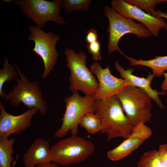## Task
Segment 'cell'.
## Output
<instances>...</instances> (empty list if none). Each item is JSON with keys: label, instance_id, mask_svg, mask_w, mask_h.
Returning a JSON list of instances; mask_svg holds the SVG:
<instances>
[{"label": "cell", "instance_id": "cell-4", "mask_svg": "<svg viewBox=\"0 0 167 167\" xmlns=\"http://www.w3.org/2000/svg\"><path fill=\"white\" fill-rule=\"evenodd\" d=\"M64 54L66 56V65L71 71L69 78L70 91L73 92L79 90L85 95L94 96L99 84L86 65V54L82 50L76 53L69 48H66Z\"/></svg>", "mask_w": 167, "mask_h": 167}, {"label": "cell", "instance_id": "cell-22", "mask_svg": "<svg viewBox=\"0 0 167 167\" xmlns=\"http://www.w3.org/2000/svg\"><path fill=\"white\" fill-rule=\"evenodd\" d=\"M127 3L136 6L146 13L156 17L155 6L163 2V0H126Z\"/></svg>", "mask_w": 167, "mask_h": 167}, {"label": "cell", "instance_id": "cell-23", "mask_svg": "<svg viewBox=\"0 0 167 167\" xmlns=\"http://www.w3.org/2000/svg\"><path fill=\"white\" fill-rule=\"evenodd\" d=\"M87 48L88 52L92 54L93 60L97 61L101 59V44L99 40L87 44Z\"/></svg>", "mask_w": 167, "mask_h": 167}, {"label": "cell", "instance_id": "cell-11", "mask_svg": "<svg viewBox=\"0 0 167 167\" xmlns=\"http://www.w3.org/2000/svg\"><path fill=\"white\" fill-rule=\"evenodd\" d=\"M90 71L96 76L98 82V90L93 96L96 100L109 98L116 95L128 85L124 79L113 75L108 66L103 68L98 62H95L91 65Z\"/></svg>", "mask_w": 167, "mask_h": 167}, {"label": "cell", "instance_id": "cell-21", "mask_svg": "<svg viewBox=\"0 0 167 167\" xmlns=\"http://www.w3.org/2000/svg\"><path fill=\"white\" fill-rule=\"evenodd\" d=\"M92 0H62L61 7L63 8L66 13L76 11L86 12L89 9Z\"/></svg>", "mask_w": 167, "mask_h": 167}, {"label": "cell", "instance_id": "cell-12", "mask_svg": "<svg viewBox=\"0 0 167 167\" xmlns=\"http://www.w3.org/2000/svg\"><path fill=\"white\" fill-rule=\"evenodd\" d=\"M39 111L36 108L29 109L18 115L8 113L0 101V140L10 135H19L31 126L32 118Z\"/></svg>", "mask_w": 167, "mask_h": 167}, {"label": "cell", "instance_id": "cell-18", "mask_svg": "<svg viewBox=\"0 0 167 167\" xmlns=\"http://www.w3.org/2000/svg\"><path fill=\"white\" fill-rule=\"evenodd\" d=\"M18 75L15 65L10 64L6 57L3 60V67L0 70V96L3 99L6 94V91L2 90L4 83L15 80Z\"/></svg>", "mask_w": 167, "mask_h": 167}, {"label": "cell", "instance_id": "cell-9", "mask_svg": "<svg viewBox=\"0 0 167 167\" xmlns=\"http://www.w3.org/2000/svg\"><path fill=\"white\" fill-rule=\"evenodd\" d=\"M61 1L17 0L14 1V3L20 6L23 14L31 19L37 27L43 29L46 23L49 21H54L59 25L65 24L59 14Z\"/></svg>", "mask_w": 167, "mask_h": 167}, {"label": "cell", "instance_id": "cell-3", "mask_svg": "<svg viewBox=\"0 0 167 167\" xmlns=\"http://www.w3.org/2000/svg\"><path fill=\"white\" fill-rule=\"evenodd\" d=\"M15 66L20 79L15 80L11 90L6 93L3 100L9 102L12 106H17L22 103L29 109L36 108L41 115H45L47 109V103L43 97V93L38 81H31L21 71L16 64Z\"/></svg>", "mask_w": 167, "mask_h": 167}, {"label": "cell", "instance_id": "cell-17", "mask_svg": "<svg viewBox=\"0 0 167 167\" xmlns=\"http://www.w3.org/2000/svg\"><path fill=\"white\" fill-rule=\"evenodd\" d=\"M14 138H7L0 140V167H14L18 156L14 160L12 156Z\"/></svg>", "mask_w": 167, "mask_h": 167}, {"label": "cell", "instance_id": "cell-20", "mask_svg": "<svg viewBox=\"0 0 167 167\" xmlns=\"http://www.w3.org/2000/svg\"><path fill=\"white\" fill-rule=\"evenodd\" d=\"M137 167H165L161 159L158 150L146 152L140 156Z\"/></svg>", "mask_w": 167, "mask_h": 167}, {"label": "cell", "instance_id": "cell-24", "mask_svg": "<svg viewBox=\"0 0 167 167\" xmlns=\"http://www.w3.org/2000/svg\"><path fill=\"white\" fill-rule=\"evenodd\" d=\"M160 157L165 167H167V144H161L158 150Z\"/></svg>", "mask_w": 167, "mask_h": 167}, {"label": "cell", "instance_id": "cell-1", "mask_svg": "<svg viewBox=\"0 0 167 167\" xmlns=\"http://www.w3.org/2000/svg\"><path fill=\"white\" fill-rule=\"evenodd\" d=\"M95 113L101 121V132L106 135L108 141L119 137L126 138L134 126L116 95L105 100H96Z\"/></svg>", "mask_w": 167, "mask_h": 167}, {"label": "cell", "instance_id": "cell-8", "mask_svg": "<svg viewBox=\"0 0 167 167\" xmlns=\"http://www.w3.org/2000/svg\"><path fill=\"white\" fill-rule=\"evenodd\" d=\"M29 30L30 34L28 39L34 43L32 51L43 62L44 71L41 78L45 79L53 70L58 59L59 54L56 46L60 38L56 34L51 31L46 32L36 25L30 26Z\"/></svg>", "mask_w": 167, "mask_h": 167}, {"label": "cell", "instance_id": "cell-28", "mask_svg": "<svg viewBox=\"0 0 167 167\" xmlns=\"http://www.w3.org/2000/svg\"><path fill=\"white\" fill-rule=\"evenodd\" d=\"M156 17L159 18H164L167 20V13L162 12L160 11L157 9ZM165 30H167V23Z\"/></svg>", "mask_w": 167, "mask_h": 167}, {"label": "cell", "instance_id": "cell-26", "mask_svg": "<svg viewBox=\"0 0 167 167\" xmlns=\"http://www.w3.org/2000/svg\"><path fill=\"white\" fill-rule=\"evenodd\" d=\"M34 167H59V166L57 164L50 161L38 165Z\"/></svg>", "mask_w": 167, "mask_h": 167}, {"label": "cell", "instance_id": "cell-27", "mask_svg": "<svg viewBox=\"0 0 167 167\" xmlns=\"http://www.w3.org/2000/svg\"><path fill=\"white\" fill-rule=\"evenodd\" d=\"M165 79L162 83L161 88L162 92H165L167 91V72H164L163 74Z\"/></svg>", "mask_w": 167, "mask_h": 167}, {"label": "cell", "instance_id": "cell-25", "mask_svg": "<svg viewBox=\"0 0 167 167\" xmlns=\"http://www.w3.org/2000/svg\"><path fill=\"white\" fill-rule=\"evenodd\" d=\"M98 35L96 29L91 28L86 32V41L87 44H89L98 40Z\"/></svg>", "mask_w": 167, "mask_h": 167}, {"label": "cell", "instance_id": "cell-6", "mask_svg": "<svg viewBox=\"0 0 167 167\" xmlns=\"http://www.w3.org/2000/svg\"><path fill=\"white\" fill-rule=\"evenodd\" d=\"M104 10V14L109 23L107 29L109 34L107 48L109 55L117 51L124 56L118 46V42L125 34H132L138 37L144 38L152 35L143 24L136 23L132 19L122 16L108 6H105Z\"/></svg>", "mask_w": 167, "mask_h": 167}, {"label": "cell", "instance_id": "cell-29", "mask_svg": "<svg viewBox=\"0 0 167 167\" xmlns=\"http://www.w3.org/2000/svg\"><path fill=\"white\" fill-rule=\"evenodd\" d=\"M163 2H167V0H163Z\"/></svg>", "mask_w": 167, "mask_h": 167}, {"label": "cell", "instance_id": "cell-16", "mask_svg": "<svg viewBox=\"0 0 167 167\" xmlns=\"http://www.w3.org/2000/svg\"><path fill=\"white\" fill-rule=\"evenodd\" d=\"M124 56L131 65H140L150 68L155 76L160 77L167 71V56H157L149 60H137L125 55Z\"/></svg>", "mask_w": 167, "mask_h": 167}, {"label": "cell", "instance_id": "cell-5", "mask_svg": "<svg viewBox=\"0 0 167 167\" xmlns=\"http://www.w3.org/2000/svg\"><path fill=\"white\" fill-rule=\"evenodd\" d=\"M116 96L133 126L140 122L145 124L151 121L152 99L143 90L127 85Z\"/></svg>", "mask_w": 167, "mask_h": 167}, {"label": "cell", "instance_id": "cell-10", "mask_svg": "<svg viewBox=\"0 0 167 167\" xmlns=\"http://www.w3.org/2000/svg\"><path fill=\"white\" fill-rule=\"evenodd\" d=\"M111 7L122 16L135 19L146 27L151 35L157 36L161 29L165 30L167 23L162 18H157L126 2L123 0H113Z\"/></svg>", "mask_w": 167, "mask_h": 167}, {"label": "cell", "instance_id": "cell-7", "mask_svg": "<svg viewBox=\"0 0 167 167\" xmlns=\"http://www.w3.org/2000/svg\"><path fill=\"white\" fill-rule=\"evenodd\" d=\"M65 98L66 109L61 127L55 133L54 138H62L70 132L71 135L79 133L78 126L81 118L89 112L95 113L96 99L93 96H81L78 91Z\"/></svg>", "mask_w": 167, "mask_h": 167}, {"label": "cell", "instance_id": "cell-13", "mask_svg": "<svg viewBox=\"0 0 167 167\" xmlns=\"http://www.w3.org/2000/svg\"><path fill=\"white\" fill-rule=\"evenodd\" d=\"M151 129L143 122L135 126L128 136L115 148L109 150L107 157L116 161L123 159L138 148L152 135Z\"/></svg>", "mask_w": 167, "mask_h": 167}, {"label": "cell", "instance_id": "cell-15", "mask_svg": "<svg viewBox=\"0 0 167 167\" xmlns=\"http://www.w3.org/2000/svg\"><path fill=\"white\" fill-rule=\"evenodd\" d=\"M49 141L42 138L36 139L23 156L25 167H34L51 161Z\"/></svg>", "mask_w": 167, "mask_h": 167}, {"label": "cell", "instance_id": "cell-14", "mask_svg": "<svg viewBox=\"0 0 167 167\" xmlns=\"http://www.w3.org/2000/svg\"><path fill=\"white\" fill-rule=\"evenodd\" d=\"M114 67L119 73L121 76L127 82L128 85L143 89L147 92L161 109L164 108V106L159 99V95H165L166 92H159L152 88L151 84L155 76L152 74L149 73L146 78L137 76L133 74L134 70L133 68H130L125 70L117 61L115 62Z\"/></svg>", "mask_w": 167, "mask_h": 167}, {"label": "cell", "instance_id": "cell-19", "mask_svg": "<svg viewBox=\"0 0 167 167\" xmlns=\"http://www.w3.org/2000/svg\"><path fill=\"white\" fill-rule=\"evenodd\" d=\"M79 125L90 134H95L101 131V121L95 113L89 112L85 114L80 119Z\"/></svg>", "mask_w": 167, "mask_h": 167}, {"label": "cell", "instance_id": "cell-2", "mask_svg": "<svg viewBox=\"0 0 167 167\" xmlns=\"http://www.w3.org/2000/svg\"><path fill=\"white\" fill-rule=\"evenodd\" d=\"M95 149L94 145L90 140L71 135L62 139L50 147L51 161L65 166L79 164L88 158Z\"/></svg>", "mask_w": 167, "mask_h": 167}]
</instances>
